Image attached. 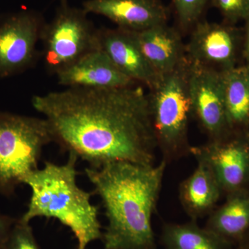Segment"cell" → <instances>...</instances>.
Listing matches in <instances>:
<instances>
[{
  "label": "cell",
  "instance_id": "1",
  "mask_svg": "<svg viewBox=\"0 0 249 249\" xmlns=\"http://www.w3.org/2000/svg\"><path fill=\"white\" fill-rule=\"evenodd\" d=\"M31 103L53 142L91 168L114 162L154 165L157 145L143 85L67 88L36 95Z\"/></svg>",
  "mask_w": 249,
  "mask_h": 249
},
{
  "label": "cell",
  "instance_id": "2",
  "mask_svg": "<svg viewBox=\"0 0 249 249\" xmlns=\"http://www.w3.org/2000/svg\"><path fill=\"white\" fill-rule=\"evenodd\" d=\"M167 165L114 162L85 169L106 210L105 249H157L152 217Z\"/></svg>",
  "mask_w": 249,
  "mask_h": 249
},
{
  "label": "cell",
  "instance_id": "3",
  "mask_svg": "<svg viewBox=\"0 0 249 249\" xmlns=\"http://www.w3.org/2000/svg\"><path fill=\"white\" fill-rule=\"evenodd\" d=\"M69 153L65 164L46 161L43 168L24 178L22 183L31 188V196L27 211L19 219L26 223L38 217L58 219L74 234L77 249H86L93 241L102 239L98 207L91 204V193L77 184L78 157Z\"/></svg>",
  "mask_w": 249,
  "mask_h": 249
},
{
  "label": "cell",
  "instance_id": "4",
  "mask_svg": "<svg viewBox=\"0 0 249 249\" xmlns=\"http://www.w3.org/2000/svg\"><path fill=\"white\" fill-rule=\"evenodd\" d=\"M188 61L160 77L149 93L157 149L167 164L191 155L188 124L192 115Z\"/></svg>",
  "mask_w": 249,
  "mask_h": 249
},
{
  "label": "cell",
  "instance_id": "5",
  "mask_svg": "<svg viewBox=\"0 0 249 249\" xmlns=\"http://www.w3.org/2000/svg\"><path fill=\"white\" fill-rule=\"evenodd\" d=\"M53 142L45 119L0 112V194L11 196Z\"/></svg>",
  "mask_w": 249,
  "mask_h": 249
},
{
  "label": "cell",
  "instance_id": "6",
  "mask_svg": "<svg viewBox=\"0 0 249 249\" xmlns=\"http://www.w3.org/2000/svg\"><path fill=\"white\" fill-rule=\"evenodd\" d=\"M83 9L60 3L51 22L41 34L42 55L49 73L59 71L87 53L100 49L98 29Z\"/></svg>",
  "mask_w": 249,
  "mask_h": 249
},
{
  "label": "cell",
  "instance_id": "7",
  "mask_svg": "<svg viewBox=\"0 0 249 249\" xmlns=\"http://www.w3.org/2000/svg\"><path fill=\"white\" fill-rule=\"evenodd\" d=\"M191 155L212 172L226 196L249 192V129L192 146Z\"/></svg>",
  "mask_w": 249,
  "mask_h": 249
},
{
  "label": "cell",
  "instance_id": "8",
  "mask_svg": "<svg viewBox=\"0 0 249 249\" xmlns=\"http://www.w3.org/2000/svg\"><path fill=\"white\" fill-rule=\"evenodd\" d=\"M188 61L192 115L209 140L222 138L232 131L226 109L223 71Z\"/></svg>",
  "mask_w": 249,
  "mask_h": 249
},
{
  "label": "cell",
  "instance_id": "9",
  "mask_svg": "<svg viewBox=\"0 0 249 249\" xmlns=\"http://www.w3.org/2000/svg\"><path fill=\"white\" fill-rule=\"evenodd\" d=\"M38 11L23 10L0 23V77L17 74L30 68L37 56V42L45 25Z\"/></svg>",
  "mask_w": 249,
  "mask_h": 249
},
{
  "label": "cell",
  "instance_id": "10",
  "mask_svg": "<svg viewBox=\"0 0 249 249\" xmlns=\"http://www.w3.org/2000/svg\"><path fill=\"white\" fill-rule=\"evenodd\" d=\"M243 29L235 24L200 20L192 29L186 45L190 62L225 71L237 66L242 55Z\"/></svg>",
  "mask_w": 249,
  "mask_h": 249
},
{
  "label": "cell",
  "instance_id": "11",
  "mask_svg": "<svg viewBox=\"0 0 249 249\" xmlns=\"http://www.w3.org/2000/svg\"><path fill=\"white\" fill-rule=\"evenodd\" d=\"M100 49L124 74L149 89L155 88L160 77L142 53L134 31L117 27L98 29Z\"/></svg>",
  "mask_w": 249,
  "mask_h": 249
},
{
  "label": "cell",
  "instance_id": "12",
  "mask_svg": "<svg viewBox=\"0 0 249 249\" xmlns=\"http://www.w3.org/2000/svg\"><path fill=\"white\" fill-rule=\"evenodd\" d=\"M82 9L137 32L168 23L169 18V10L161 0H86Z\"/></svg>",
  "mask_w": 249,
  "mask_h": 249
},
{
  "label": "cell",
  "instance_id": "13",
  "mask_svg": "<svg viewBox=\"0 0 249 249\" xmlns=\"http://www.w3.org/2000/svg\"><path fill=\"white\" fill-rule=\"evenodd\" d=\"M56 76L59 84L67 88L110 89L139 84L124 74L101 49L87 53Z\"/></svg>",
  "mask_w": 249,
  "mask_h": 249
},
{
  "label": "cell",
  "instance_id": "14",
  "mask_svg": "<svg viewBox=\"0 0 249 249\" xmlns=\"http://www.w3.org/2000/svg\"><path fill=\"white\" fill-rule=\"evenodd\" d=\"M134 32L142 53L160 76L175 71L187 61L186 45L178 28L165 23Z\"/></svg>",
  "mask_w": 249,
  "mask_h": 249
},
{
  "label": "cell",
  "instance_id": "15",
  "mask_svg": "<svg viewBox=\"0 0 249 249\" xmlns=\"http://www.w3.org/2000/svg\"><path fill=\"white\" fill-rule=\"evenodd\" d=\"M222 190L213 174L203 163L180 183L178 198L191 220L209 216L222 196Z\"/></svg>",
  "mask_w": 249,
  "mask_h": 249
},
{
  "label": "cell",
  "instance_id": "16",
  "mask_svg": "<svg viewBox=\"0 0 249 249\" xmlns=\"http://www.w3.org/2000/svg\"><path fill=\"white\" fill-rule=\"evenodd\" d=\"M204 227L235 245L249 230V192L227 196L210 213Z\"/></svg>",
  "mask_w": 249,
  "mask_h": 249
},
{
  "label": "cell",
  "instance_id": "17",
  "mask_svg": "<svg viewBox=\"0 0 249 249\" xmlns=\"http://www.w3.org/2000/svg\"><path fill=\"white\" fill-rule=\"evenodd\" d=\"M160 240L164 249H233L235 245L199 227L194 220L183 224L165 223Z\"/></svg>",
  "mask_w": 249,
  "mask_h": 249
},
{
  "label": "cell",
  "instance_id": "18",
  "mask_svg": "<svg viewBox=\"0 0 249 249\" xmlns=\"http://www.w3.org/2000/svg\"><path fill=\"white\" fill-rule=\"evenodd\" d=\"M224 99L232 130L249 129V67L243 65L223 71Z\"/></svg>",
  "mask_w": 249,
  "mask_h": 249
},
{
  "label": "cell",
  "instance_id": "19",
  "mask_svg": "<svg viewBox=\"0 0 249 249\" xmlns=\"http://www.w3.org/2000/svg\"><path fill=\"white\" fill-rule=\"evenodd\" d=\"M180 31H188L201 20L211 0H172Z\"/></svg>",
  "mask_w": 249,
  "mask_h": 249
},
{
  "label": "cell",
  "instance_id": "20",
  "mask_svg": "<svg viewBox=\"0 0 249 249\" xmlns=\"http://www.w3.org/2000/svg\"><path fill=\"white\" fill-rule=\"evenodd\" d=\"M210 2L220 12L224 22L235 25L249 17V0H211Z\"/></svg>",
  "mask_w": 249,
  "mask_h": 249
},
{
  "label": "cell",
  "instance_id": "21",
  "mask_svg": "<svg viewBox=\"0 0 249 249\" xmlns=\"http://www.w3.org/2000/svg\"><path fill=\"white\" fill-rule=\"evenodd\" d=\"M4 249H40L29 223L18 219Z\"/></svg>",
  "mask_w": 249,
  "mask_h": 249
},
{
  "label": "cell",
  "instance_id": "22",
  "mask_svg": "<svg viewBox=\"0 0 249 249\" xmlns=\"http://www.w3.org/2000/svg\"><path fill=\"white\" fill-rule=\"evenodd\" d=\"M18 219L0 214V249H4L11 230Z\"/></svg>",
  "mask_w": 249,
  "mask_h": 249
},
{
  "label": "cell",
  "instance_id": "23",
  "mask_svg": "<svg viewBox=\"0 0 249 249\" xmlns=\"http://www.w3.org/2000/svg\"><path fill=\"white\" fill-rule=\"evenodd\" d=\"M242 38V55L245 60V64L249 67V17L245 21Z\"/></svg>",
  "mask_w": 249,
  "mask_h": 249
},
{
  "label": "cell",
  "instance_id": "24",
  "mask_svg": "<svg viewBox=\"0 0 249 249\" xmlns=\"http://www.w3.org/2000/svg\"><path fill=\"white\" fill-rule=\"evenodd\" d=\"M233 249H249V230L236 242Z\"/></svg>",
  "mask_w": 249,
  "mask_h": 249
},
{
  "label": "cell",
  "instance_id": "25",
  "mask_svg": "<svg viewBox=\"0 0 249 249\" xmlns=\"http://www.w3.org/2000/svg\"><path fill=\"white\" fill-rule=\"evenodd\" d=\"M59 1H60V3L67 2V0H59Z\"/></svg>",
  "mask_w": 249,
  "mask_h": 249
}]
</instances>
